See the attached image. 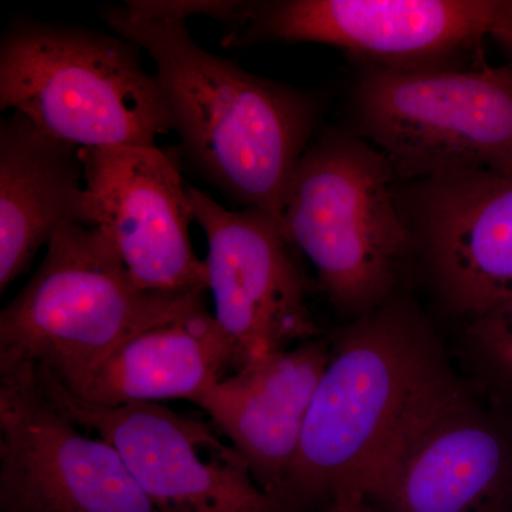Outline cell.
Masks as SVG:
<instances>
[{
  "label": "cell",
  "instance_id": "cell-13",
  "mask_svg": "<svg viewBox=\"0 0 512 512\" xmlns=\"http://www.w3.org/2000/svg\"><path fill=\"white\" fill-rule=\"evenodd\" d=\"M414 224L451 309L473 318L512 289V173L458 171L421 181Z\"/></svg>",
  "mask_w": 512,
  "mask_h": 512
},
{
  "label": "cell",
  "instance_id": "cell-11",
  "mask_svg": "<svg viewBox=\"0 0 512 512\" xmlns=\"http://www.w3.org/2000/svg\"><path fill=\"white\" fill-rule=\"evenodd\" d=\"M205 232L214 318L238 353L239 369L316 338L305 279L282 228L256 208L231 211L188 187Z\"/></svg>",
  "mask_w": 512,
  "mask_h": 512
},
{
  "label": "cell",
  "instance_id": "cell-8",
  "mask_svg": "<svg viewBox=\"0 0 512 512\" xmlns=\"http://www.w3.org/2000/svg\"><path fill=\"white\" fill-rule=\"evenodd\" d=\"M83 430L32 365L0 376V511L163 512L119 451Z\"/></svg>",
  "mask_w": 512,
  "mask_h": 512
},
{
  "label": "cell",
  "instance_id": "cell-15",
  "mask_svg": "<svg viewBox=\"0 0 512 512\" xmlns=\"http://www.w3.org/2000/svg\"><path fill=\"white\" fill-rule=\"evenodd\" d=\"M237 350L205 303L140 330L92 366L57 380L83 402L103 407L195 400L238 370Z\"/></svg>",
  "mask_w": 512,
  "mask_h": 512
},
{
  "label": "cell",
  "instance_id": "cell-1",
  "mask_svg": "<svg viewBox=\"0 0 512 512\" xmlns=\"http://www.w3.org/2000/svg\"><path fill=\"white\" fill-rule=\"evenodd\" d=\"M101 16L153 59L173 130L195 170L229 200L265 212L282 228L293 174L318 124L311 94L212 55L185 23L137 18L124 6H107Z\"/></svg>",
  "mask_w": 512,
  "mask_h": 512
},
{
  "label": "cell",
  "instance_id": "cell-4",
  "mask_svg": "<svg viewBox=\"0 0 512 512\" xmlns=\"http://www.w3.org/2000/svg\"><path fill=\"white\" fill-rule=\"evenodd\" d=\"M396 177L365 138L329 131L309 144L289 187L286 241L308 256L330 303L353 319L393 298L412 248Z\"/></svg>",
  "mask_w": 512,
  "mask_h": 512
},
{
  "label": "cell",
  "instance_id": "cell-18",
  "mask_svg": "<svg viewBox=\"0 0 512 512\" xmlns=\"http://www.w3.org/2000/svg\"><path fill=\"white\" fill-rule=\"evenodd\" d=\"M470 335L488 365L512 387V289L474 318Z\"/></svg>",
  "mask_w": 512,
  "mask_h": 512
},
{
  "label": "cell",
  "instance_id": "cell-6",
  "mask_svg": "<svg viewBox=\"0 0 512 512\" xmlns=\"http://www.w3.org/2000/svg\"><path fill=\"white\" fill-rule=\"evenodd\" d=\"M363 138L397 175L512 173V66L365 67L355 87Z\"/></svg>",
  "mask_w": 512,
  "mask_h": 512
},
{
  "label": "cell",
  "instance_id": "cell-7",
  "mask_svg": "<svg viewBox=\"0 0 512 512\" xmlns=\"http://www.w3.org/2000/svg\"><path fill=\"white\" fill-rule=\"evenodd\" d=\"M52 402L84 430L119 451L147 497L163 512H289L258 483L214 426L160 403L103 407L83 402L55 377L33 366Z\"/></svg>",
  "mask_w": 512,
  "mask_h": 512
},
{
  "label": "cell",
  "instance_id": "cell-19",
  "mask_svg": "<svg viewBox=\"0 0 512 512\" xmlns=\"http://www.w3.org/2000/svg\"><path fill=\"white\" fill-rule=\"evenodd\" d=\"M497 40L510 57L512 66V0H500L498 2L497 16H495L491 35Z\"/></svg>",
  "mask_w": 512,
  "mask_h": 512
},
{
  "label": "cell",
  "instance_id": "cell-20",
  "mask_svg": "<svg viewBox=\"0 0 512 512\" xmlns=\"http://www.w3.org/2000/svg\"><path fill=\"white\" fill-rule=\"evenodd\" d=\"M369 500L365 494L357 491H342L333 498L330 512H376Z\"/></svg>",
  "mask_w": 512,
  "mask_h": 512
},
{
  "label": "cell",
  "instance_id": "cell-12",
  "mask_svg": "<svg viewBox=\"0 0 512 512\" xmlns=\"http://www.w3.org/2000/svg\"><path fill=\"white\" fill-rule=\"evenodd\" d=\"M367 497L390 512H507L511 437L458 383L404 431Z\"/></svg>",
  "mask_w": 512,
  "mask_h": 512
},
{
  "label": "cell",
  "instance_id": "cell-14",
  "mask_svg": "<svg viewBox=\"0 0 512 512\" xmlns=\"http://www.w3.org/2000/svg\"><path fill=\"white\" fill-rule=\"evenodd\" d=\"M332 342L312 339L235 370L194 404L248 464L256 483L285 501L303 427Z\"/></svg>",
  "mask_w": 512,
  "mask_h": 512
},
{
  "label": "cell",
  "instance_id": "cell-5",
  "mask_svg": "<svg viewBox=\"0 0 512 512\" xmlns=\"http://www.w3.org/2000/svg\"><path fill=\"white\" fill-rule=\"evenodd\" d=\"M202 303L204 293L140 288L99 229L67 225L0 313V376L32 365L67 379L140 330Z\"/></svg>",
  "mask_w": 512,
  "mask_h": 512
},
{
  "label": "cell",
  "instance_id": "cell-17",
  "mask_svg": "<svg viewBox=\"0 0 512 512\" xmlns=\"http://www.w3.org/2000/svg\"><path fill=\"white\" fill-rule=\"evenodd\" d=\"M124 9L137 18L185 23L192 16H205L225 25L245 26L252 2L234 0H128Z\"/></svg>",
  "mask_w": 512,
  "mask_h": 512
},
{
  "label": "cell",
  "instance_id": "cell-2",
  "mask_svg": "<svg viewBox=\"0 0 512 512\" xmlns=\"http://www.w3.org/2000/svg\"><path fill=\"white\" fill-rule=\"evenodd\" d=\"M303 427L285 501L369 493L404 431L457 386L439 340L410 303L390 299L332 343ZM369 498V497H367Z\"/></svg>",
  "mask_w": 512,
  "mask_h": 512
},
{
  "label": "cell",
  "instance_id": "cell-3",
  "mask_svg": "<svg viewBox=\"0 0 512 512\" xmlns=\"http://www.w3.org/2000/svg\"><path fill=\"white\" fill-rule=\"evenodd\" d=\"M140 50L120 36L20 20L0 47V109L83 150L156 146L173 120Z\"/></svg>",
  "mask_w": 512,
  "mask_h": 512
},
{
  "label": "cell",
  "instance_id": "cell-10",
  "mask_svg": "<svg viewBox=\"0 0 512 512\" xmlns=\"http://www.w3.org/2000/svg\"><path fill=\"white\" fill-rule=\"evenodd\" d=\"M82 158L90 227L110 242L134 282L147 291H208L178 158L157 146L82 148Z\"/></svg>",
  "mask_w": 512,
  "mask_h": 512
},
{
  "label": "cell",
  "instance_id": "cell-16",
  "mask_svg": "<svg viewBox=\"0 0 512 512\" xmlns=\"http://www.w3.org/2000/svg\"><path fill=\"white\" fill-rule=\"evenodd\" d=\"M89 225L82 148L13 111L0 121V291L59 229Z\"/></svg>",
  "mask_w": 512,
  "mask_h": 512
},
{
  "label": "cell",
  "instance_id": "cell-9",
  "mask_svg": "<svg viewBox=\"0 0 512 512\" xmlns=\"http://www.w3.org/2000/svg\"><path fill=\"white\" fill-rule=\"evenodd\" d=\"M500 0H275L252 2L229 45L319 43L379 69L448 66L491 35Z\"/></svg>",
  "mask_w": 512,
  "mask_h": 512
}]
</instances>
